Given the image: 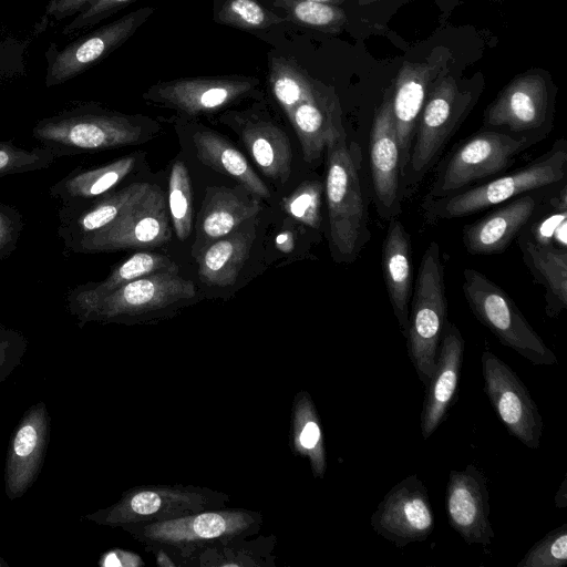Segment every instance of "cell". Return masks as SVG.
Masks as SVG:
<instances>
[{"label":"cell","instance_id":"obj_1","mask_svg":"<svg viewBox=\"0 0 567 567\" xmlns=\"http://www.w3.org/2000/svg\"><path fill=\"white\" fill-rule=\"evenodd\" d=\"M324 195L328 208V237L336 262L351 264L371 239L368 207L361 185L362 152L341 134L326 147Z\"/></svg>","mask_w":567,"mask_h":567},{"label":"cell","instance_id":"obj_2","mask_svg":"<svg viewBox=\"0 0 567 567\" xmlns=\"http://www.w3.org/2000/svg\"><path fill=\"white\" fill-rule=\"evenodd\" d=\"M157 128L148 117L85 104L40 120L32 136L60 158L141 144Z\"/></svg>","mask_w":567,"mask_h":567},{"label":"cell","instance_id":"obj_3","mask_svg":"<svg viewBox=\"0 0 567 567\" xmlns=\"http://www.w3.org/2000/svg\"><path fill=\"white\" fill-rule=\"evenodd\" d=\"M566 176L567 144L560 138L548 152L514 172L445 197L423 199L424 219L429 224H436L465 217L529 192L558 187L566 182Z\"/></svg>","mask_w":567,"mask_h":567},{"label":"cell","instance_id":"obj_4","mask_svg":"<svg viewBox=\"0 0 567 567\" xmlns=\"http://www.w3.org/2000/svg\"><path fill=\"white\" fill-rule=\"evenodd\" d=\"M473 102V92L460 87L452 75H441L431 86L416 122L408 166L401 181V202L414 194L471 111Z\"/></svg>","mask_w":567,"mask_h":567},{"label":"cell","instance_id":"obj_5","mask_svg":"<svg viewBox=\"0 0 567 567\" xmlns=\"http://www.w3.org/2000/svg\"><path fill=\"white\" fill-rule=\"evenodd\" d=\"M447 322L444 264L439 244L432 241L420 260L405 336L408 355L424 386L435 369Z\"/></svg>","mask_w":567,"mask_h":567},{"label":"cell","instance_id":"obj_6","mask_svg":"<svg viewBox=\"0 0 567 567\" xmlns=\"http://www.w3.org/2000/svg\"><path fill=\"white\" fill-rule=\"evenodd\" d=\"M462 290L476 319L499 342L535 365L557 364L555 353L528 323L514 300L481 271H463Z\"/></svg>","mask_w":567,"mask_h":567},{"label":"cell","instance_id":"obj_7","mask_svg":"<svg viewBox=\"0 0 567 567\" xmlns=\"http://www.w3.org/2000/svg\"><path fill=\"white\" fill-rule=\"evenodd\" d=\"M534 145L526 137L483 130L463 141L442 162L424 199L445 197L501 174Z\"/></svg>","mask_w":567,"mask_h":567},{"label":"cell","instance_id":"obj_8","mask_svg":"<svg viewBox=\"0 0 567 567\" xmlns=\"http://www.w3.org/2000/svg\"><path fill=\"white\" fill-rule=\"evenodd\" d=\"M196 292L194 282L181 277L178 271H159L135 279L71 315L80 327L92 321H122L126 317L181 305L195 298Z\"/></svg>","mask_w":567,"mask_h":567},{"label":"cell","instance_id":"obj_9","mask_svg":"<svg viewBox=\"0 0 567 567\" xmlns=\"http://www.w3.org/2000/svg\"><path fill=\"white\" fill-rule=\"evenodd\" d=\"M168 217L164 192L157 185L150 184L144 194L115 221L83 238L71 251L97 254L162 246L171 236Z\"/></svg>","mask_w":567,"mask_h":567},{"label":"cell","instance_id":"obj_10","mask_svg":"<svg viewBox=\"0 0 567 567\" xmlns=\"http://www.w3.org/2000/svg\"><path fill=\"white\" fill-rule=\"evenodd\" d=\"M551 96L545 79L527 73L511 81L485 110L483 125L534 144L551 127Z\"/></svg>","mask_w":567,"mask_h":567},{"label":"cell","instance_id":"obj_11","mask_svg":"<svg viewBox=\"0 0 567 567\" xmlns=\"http://www.w3.org/2000/svg\"><path fill=\"white\" fill-rule=\"evenodd\" d=\"M484 392L511 435L529 449H538L544 422L527 388L516 372L496 354L481 358Z\"/></svg>","mask_w":567,"mask_h":567},{"label":"cell","instance_id":"obj_12","mask_svg":"<svg viewBox=\"0 0 567 567\" xmlns=\"http://www.w3.org/2000/svg\"><path fill=\"white\" fill-rule=\"evenodd\" d=\"M373 530L398 548L424 542L433 532L435 519L427 488L416 475L394 485L370 518Z\"/></svg>","mask_w":567,"mask_h":567},{"label":"cell","instance_id":"obj_13","mask_svg":"<svg viewBox=\"0 0 567 567\" xmlns=\"http://www.w3.org/2000/svg\"><path fill=\"white\" fill-rule=\"evenodd\" d=\"M258 85L256 78L197 76L159 82L151 86L144 99L188 116L217 112L252 95Z\"/></svg>","mask_w":567,"mask_h":567},{"label":"cell","instance_id":"obj_14","mask_svg":"<svg viewBox=\"0 0 567 567\" xmlns=\"http://www.w3.org/2000/svg\"><path fill=\"white\" fill-rule=\"evenodd\" d=\"M154 12L145 7L103 25L94 32L79 38L58 51H48L47 86L56 85L84 72L94 63L122 45Z\"/></svg>","mask_w":567,"mask_h":567},{"label":"cell","instance_id":"obj_15","mask_svg":"<svg viewBox=\"0 0 567 567\" xmlns=\"http://www.w3.org/2000/svg\"><path fill=\"white\" fill-rule=\"evenodd\" d=\"M391 97L392 90H388L374 113L369 141L374 204L379 216L386 220L402 213L400 147Z\"/></svg>","mask_w":567,"mask_h":567},{"label":"cell","instance_id":"obj_16","mask_svg":"<svg viewBox=\"0 0 567 567\" xmlns=\"http://www.w3.org/2000/svg\"><path fill=\"white\" fill-rule=\"evenodd\" d=\"M445 509L450 526L466 544H492L495 533L489 522V493L481 468L468 464L464 470L450 472Z\"/></svg>","mask_w":567,"mask_h":567},{"label":"cell","instance_id":"obj_17","mask_svg":"<svg viewBox=\"0 0 567 567\" xmlns=\"http://www.w3.org/2000/svg\"><path fill=\"white\" fill-rule=\"evenodd\" d=\"M49 440V411L47 404L39 401L23 413L8 446L4 492L9 499L22 497L37 481Z\"/></svg>","mask_w":567,"mask_h":567},{"label":"cell","instance_id":"obj_18","mask_svg":"<svg viewBox=\"0 0 567 567\" xmlns=\"http://www.w3.org/2000/svg\"><path fill=\"white\" fill-rule=\"evenodd\" d=\"M555 188L519 195L483 218L465 225L462 241L467 254L476 256L504 251L533 220Z\"/></svg>","mask_w":567,"mask_h":567},{"label":"cell","instance_id":"obj_19","mask_svg":"<svg viewBox=\"0 0 567 567\" xmlns=\"http://www.w3.org/2000/svg\"><path fill=\"white\" fill-rule=\"evenodd\" d=\"M447 55L434 53L423 62H404L392 87V112L400 147L401 181L405 174L416 122L434 82L446 70Z\"/></svg>","mask_w":567,"mask_h":567},{"label":"cell","instance_id":"obj_20","mask_svg":"<svg viewBox=\"0 0 567 567\" xmlns=\"http://www.w3.org/2000/svg\"><path fill=\"white\" fill-rule=\"evenodd\" d=\"M465 342L458 328L447 322L432 377L425 386L421 433L427 440L445 420L455 398L463 364Z\"/></svg>","mask_w":567,"mask_h":567},{"label":"cell","instance_id":"obj_21","mask_svg":"<svg viewBox=\"0 0 567 567\" xmlns=\"http://www.w3.org/2000/svg\"><path fill=\"white\" fill-rule=\"evenodd\" d=\"M150 183L134 182L90 203L58 210V236L70 250L83 238L115 221L147 189Z\"/></svg>","mask_w":567,"mask_h":567},{"label":"cell","instance_id":"obj_22","mask_svg":"<svg viewBox=\"0 0 567 567\" xmlns=\"http://www.w3.org/2000/svg\"><path fill=\"white\" fill-rule=\"evenodd\" d=\"M287 117L308 163L317 161L331 141L346 133L338 99L320 87L312 97L293 107Z\"/></svg>","mask_w":567,"mask_h":567},{"label":"cell","instance_id":"obj_23","mask_svg":"<svg viewBox=\"0 0 567 567\" xmlns=\"http://www.w3.org/2000/svg\"><path fill=\"white\" fill-rule=\"evenodd\" d=\"M381 266L394 316L405 337L413 290L412 246L410 235L398 217L390 219L382 244Z\"/></svg>","mask_w":567,"mask_h":567},{"label":"cell","instance_id":"obj_24","mask_svg":"<svg viewBox=\"0 0 567 567\" xmlns=\"http://www.w3.org/2000/svg\"><path fill=\"white\" fill-rule=\"evenodd\" d=\"M136 163V154H131L96 167H78L53 184L50 195L63 207L90 203L116 189Z\"/></svg>","mask_w":567,"mask_h":567},{"label":"cell","instance_id":"obj_25","mask_svg":"<svg viewBox=\"0 0 567 567\" xmlns=\"http://www.w3.org/2000/svg\"><path fill=\"white\" fill-rule=\"evenodd\" d=\"M261 209L256 198H249L226 187H210L206 192L197 220V239L203 245L213 243L234 230Z\"/></svg>","mask_w":567,"mask_h":567},{"label":"cell","instance_id":"obj_26","mask_svg":"<svg viewBox=\"0 0 567 567\" xmlns=\"http://www.w3.org/2000/svg\"><path fill=\"white\" fill-rule=\"evenodd\" d=\"M517 244L534 281L545 289V312L557 317L567 308V249L544 246L519 234Z\"/></svg>","mask_w":567,"mask_h":567},{"label":"cell","instance_id":"obj_27","mask_svg":"<svg viewBox=\"0 0 567 567\" xmlns=\"http://www.w3.org/2000/svg\"><path fill=\"white\" fill-rule=\"evenodd\" d=\"M159 271H178V267L164 255L148 251L135 252L117 264L104 280L69 289L65 295L68 310L72 313L135 279Z\"/></svg>","mask_w":567,"mask_h":567},{"label":"cell","instance_id":"obj_28","mask_svg":"<svg viewBox=\"0 0 567 567\" xmlns=\"http://www.w3.org/2000/svg\"><path fill=\"white\" fill-rule=\"evenodd\" d=\"M241 140L265 176L286 182L291 171V145L286 133L274 122L247 120L240 128Z\"/></svg>","mask_w":567,"mask_h":567},{"label":"cell","instance_id":"obj_29","mask_svg":"<svg viewBox=\"0 0 567 567\" xmlns=\"http://www.w3.org/2000/svg\"><path fill=\"white\" fill-rule=\"evenodd\" d=\"M193 143L202 163L237 179L250 194L260 198L270 196L246 157L226 137L210 130H200L193 135Z\"/></svg>","mask_w":567,"mask_h":567},{"label":"cell","instance_id":"obj_30","mask_svg":"<svg viewBox=\"0 0 567 567\" xmlns=\"http://www.w3.org/2000/svg\"><path fill=\"white\" fill-rule=\"evenodd\" d=\"M252 238L254 231L236 229L206 245L197 261L202 280L217 287L233 285L249 255Z\"/></svg>","mask_w":567,"mask_h":567},{"label":"cell","instance_id":"obj_31","mask_svg":"<svg viewBox=\"0 0 567 567\" xmlns=\"http://www.w3.org/2000/svg\"><path fill=\"white\" fill-rule=\"evenodd\" d=\"M243 525L238 515L230 513H205L152 525L148 536L165 542L212 539L230 533Z\"/></svg>","mask_w":567,"mask_h":567},{"label":"cell","instance_id":"obj_32","mask_svg":"<svg viewBox=\"0 0 567 567\" xmlns=\"http://www.w3.org/2000/svg\"><path fill=\"white\" fill-rule=\"evenodd\" d=\"M269 84L286 115L299 103L312 97L318 89L316 82L295 61L276 55L269 60Z\"/></svg>","mask_w":567,"mask_h":567},{"label":"cell","instance_id":"obj_33","mask_svg":"<svg viewBox=\"0 0 567 567\" xmlns=\"http://www.w3.org/2000/svg\"><path fill=\"white\" fill-rule=\"evenodd\" d=\"M533 220L520 231L534 243L567 249V185L564 183L556 195L550 196ZM547 199V200H548Z\"/></svg>","mask_w":567,"mask_h":567},{"label":"cell","instance_id":"obj_34","mask_svg":"<svg viewBox=\"0 0 567 567\" xmlns=\"http://www.w3.org/2000/svg\"><path fill=\"white\" fill-rule=\"evenodd\" d=\"M295 23L328 33L340 32L346 23L344 11L334 6L308 0H272Z\"/></svg>","mask_w":567,"mask_h":567},{"label":"cell","instance_id":"obj_35","mask_svg":"<svg viewBox=\"0 0 567 567\" xmlns=\"http://www.w3.org/2000/svg\"><path fill=\"white\" fill-rule=\"evenodd\" d=\"M167 206L177 238L185 240L193 228V196L188 171L181 161L171 169Z\"/></svg>","mask_w":567,"mask_h":567},{"label":"cell","instance_id":"obj_36","mask_svg":"<svg viewBox=\"0 0 567 567\" xmlns=\"http://www.w3.org/2000/svg\"><path fill=\"white\" fill-rule=\"evenodd\" d=\"M215 21L241 30H264L284 22L257 0H223Z\"/></svg>","mask_w":567,"mask_h":567},{"label":"cell","instance_id":"obj_37","mask_svg":"<svg viewBox=\"0 0 567 567\" xmlns=\"http://www.w3.org/2000/svg\"><path fill=\"white\" fill-rule=\"evenodd\" d=\"M58 159L56 154L41 145L27 150L11 141H0V178L48 168Z\"/></svg>","mask_w":567,"mask_h":567},{"label":"cell","instance_id":"obj_38","mask_svg":"<svg viewBox=\"0 0 567 567\" xmlns=\"http://www.w3.org/2000/svg\"><path fill=\"white\" fill-rule=\"evenodd\" d=\"M324 185L320 181H307L286 196L284 210L301 224L318 229L321 225V204Z\"/></svg>","mask_w":567,"mask_h":567},{"label":"cell","instance_id":"obj_39","mask_svg":"<svg viewBox=\"0 0 567 567\" xmlns=\"http://www.w3.org/2000/svg\"><path fill=\"white\" fill-rule=\"evenodd\" d=\"M566 564L567 524H563L535 543L517 567H563Z\"/></svg>","mask_w":567,"mask_h":567},{"label":"cell","instance_id":"obj_40","mask_svg":"<svg viewBox=\"0 0 567 567\" xmlns=\"http://www.w3.org/2000/svg\"><path fill=\"white\" fill-rule=\"evenodd\" d=\"M302 415L298 430V445L310 456L315 473L321 476L326 470L322 434L317 414L308 401L305 402Z\"/></svg>","mask_w":567,"mask_h":567},{"label":"cell","instance_id":"obj_41","mask_svg":"<svg viewBox=\"0 0 567 567\" xmlns=\"http://www.w3.org/2000/svg\"><path fill=\"white\" fill-rule=\"evenodd\" d=\"M28 346L21 331L0 324V383L20 365Z\"/></svg>","mask_w":567,"mask_h":567},{"label":"cell","instance_id":"obj_42","mask_svg":"<svg viewBox=\"0 0 567 567\" xmlns=\"http://www.w3.org/2000/svg\"><path fill=\"white\" fill-rule=\"evenodd\" d=\"M134 0H93L69 23L63 32L69 34L75 30L91 27L118 11Z\"/></svg>","mask_w":567,"mask_h":567},{"label":"cell","instance_id":"obj_43","mask_svg":"<svg viewBox=\"0 0 567 567\" xmlns=\"http://www.w3.org/2000/svg\"><path fill=\"white\" fill-rule=\"evenodd\" d=\"M22 229L21 213L13 206L0 203V260L17 248Z\"/></svg>","mask_w":567,"mask_h":567},{"label":"cell","instance_id":"obj_44","mask_svg":"<svg viewBox=\"0 0 567 567\" xmlns=\"http://www.w3.org/2000/svg\"><path fill=\"white\" fill-rule=\"evenodd\" d=\"M93 0H50L47 13L56 20L80 12Z\"/></svg>","mask_w":567,"mask_h":567},{"label":"cell","instance_id":"obj_45","mask_svg":"<svg viewBox=\"0 0 567 567\" xmlns=\"http://www.w3.org/2000/svg\"><path fill=\"white\" fill-rule=\"evenodd\" d=\"M131 555L121 551V550H111L104 554L101 557L100 565L101 566H125V565H134L130 561L128 558Z\"/></svg>","mask_w":567,"mask_h":567},{"label":"cell","instance_id":"obj_46","mask_svg":"<svg viewBox=\"0 0 567 567\" xmlns=\"http://www.w3.org/2000/svg\"><path fill=\"white\" fill-rule=\"evenodd\" d=\"M566 482V478H564L555 496V505L558 508H565L567 505Z\"/></svg>","mask_w":567,"mask_h":567},{"label":"cell","instance_id":"obj_47","mask_svg":"<svg viewBox=\"0 0 567 567\" xmlns=\"http://www.w3.org/2000/svg\"><path fill=\"white\" fill-rule=\"evenodd\" d=\"M308 1H315V2H321V3H328V4H340L343 2V0H308Z\"/></svg>","mask_w":567,"mask_h":567},{"label":"cell","instance_id":"obj_48","mask_svg":"<svg viewBox=\"0 0 567 567\" xmlns=\"http://www.w3.org/2000/svg\"><path fill=\"white\" fill-rule=\"evenodd\" d=\"M377 1H379V0H359V4L360 6H367V4L377 2Z\"/></svg>","mask_w":567,"mask_h":567},{"label":"cell","instance_id":"obj_49","mask_svg":"<svg viewBox=\"0 0 567 567\" xmlns=\"http://www.w3.org/2000/svg\"><path fill=\"white\" fill-rule=\"evenodd\" d=\"M0 567H8V563L2 557H0Z\"/></svg>","mask_w":567,"mask_h":567}]
</instances>
